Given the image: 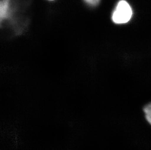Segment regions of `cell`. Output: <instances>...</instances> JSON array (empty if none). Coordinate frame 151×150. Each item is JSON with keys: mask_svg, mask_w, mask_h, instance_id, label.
Here are the masks:
<instances>
[{"mask_svg": "<svg viewBox=\"0 0 151 150\" xmlns=\"http://www.w3.org/2000/svg\"><path fill=\"white\" fill-rule=\"evenodd\" d=\"M30 0H1L0 4L1 23L10 21L12 24H26L28 18L24 14L28 11Z\"/></svg>", "mask_w": 151, "mask_h": 150, "instance_id": "cell-1", "label": "cell"}, {"mask_svg": "<svg viewBox=\"0 0 151 150\" xmlns=\"http://www.w3.org/2000/svg\"><path fill=\"white\" fill-rule=\"evenodd\" d=\"M133 15V9L128 2L126 0H120L112 13L111 20L115 24H125L130 21Z\"/></svg>", "mask_w": 151, "mask_h": 150, "instance_id": "cell-2", "label": "cell"}, {"mask_svg": "<svg viewBox=\"0 0 151 150\" xmlns=\"http://www.w3.org/2000/svg\"><path fill=\"white\" fill-rule=\"evenodd\" d=\"M143 111L145 113L146 119L151 125V103L144 106Z\"/></svg>", "mask_w": 151, "mask_h": 150, "instance_id": "cell-3", "label": "cell"}, {"mask_svg": "<svg viewBox=\"0 0 151 150\" xmlns=\"http://www.w3.org/2000/svg\"><path fill=\"white\" fill-rule=\"evenodd\" d=\"M84 1L90 6L94 7L99 4L100 0H84Z\"/></svg>", "mask_w": 151, "mask_h": 150, "instance_id": "cell-4", "label": "cell"}, {"mask_svg": "<svg viewBox=\"0 0 151 150\" xmlns=\"http://www.w3.org/2000/svg\"><path fill=\"white\" fill-rule=\"evenodd\" d=\"M49 1H53V0H49Z\"/></svg>", "mask_w": 151, "mask_h": 150, "instance_id": "cell-5", "label": "cell"}]
</instances>
